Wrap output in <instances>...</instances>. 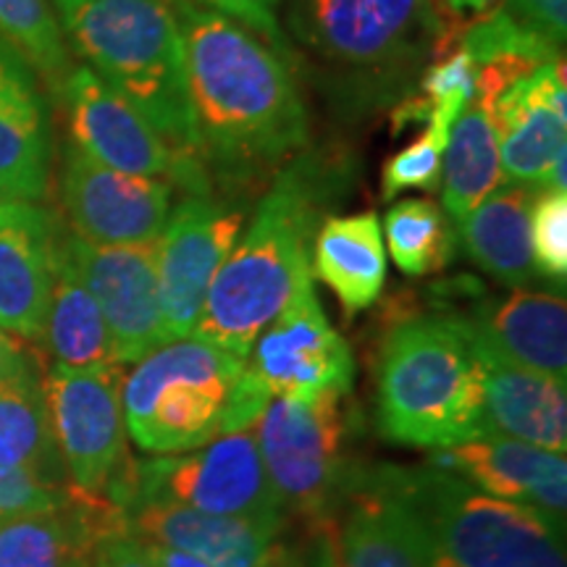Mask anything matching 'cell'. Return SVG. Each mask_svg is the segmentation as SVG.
Here are the masks:
<instances>
[{"instance_id":"cell-1","label":"cell","mask_w":567,"mask_h":567,"mask_svg":"<svg viewBox=\"0 0 567 567\" xmlns=\"http://www.w3.org/2000/svg\"><path fill=\"white\" fill-rule=\"evenodd\" d=\"M179 21L200 158L213 189L245 203L310 140L292 66L237 19L168 0Z\"/></svg>"},{"instance_id":"cell-2","label":"cell","mask_w":567,"mask_h":567,"mask_svg":"<svg viewBox=\"0 0 567 567\" xmlns=\"http://www.w3.org/2000/svg\"><path fill=\"white\" fill-rule=\"evenodd\" d=\"M344 153L305 147L268 182L243 243L213 276L193 337L245 360L260 331L310 279V239L350 189Z\"/></svg>"},{"instance_id":"cell-3","label":"cell","mask_w":567,"mask_h":567,"mask_svg":"<svg viewBox=\"0 0 567 567\" xmlns=\"http://www.w3.org/2000/svg\"><path fill=\"white\" fill-rule=\"evenodd\" d=\"M375 417L384 439L446 450L484 436V389L463 316H410L379 352Z\"/></svg>"},{"instance_id":"cell-4","label":"cell","mask_w":567,"mask_h":567,"mask_svg":"<svg viewBox=\"0 0 567 567\" xmlns=\"http://www.w3.org/2000/svg\"><path fill=\"white\" fill-rule=\"evenodd\" d=\"M61 30L103 82L122 92L176 151L200 158L179 21L168 0L55 3ZM203 161V158H200Z\"/></svg>"},{"instance_id":"cell-5","label":"cell","mask_w":567,"mask_h":567,"mask_svg":"<svg viewBox=\"0 0 567 567\" xmlns=\"http://www.w3.org/2000/svg\"><path fill=\"white\" fill-rule=\"evenodd\" d=\"M287 17L297 42L360 103L405 95L450 32L439 0H289Z\"/></svg>"},{"instance_id":"cell-6","label":"cell","mask_w":567,"mask_h":567,"mask_svg":"<svg viewBox=\"0 0 567 567\" xmlns=\"http://www.w3.org/2000/svg\"><path fill=\"white\" fill-rule=\"evenodd\" d=\"M384 473L421 520L434 567H567L565 528L534 509L494 499L436 465Z\"/></svg>"},{"instance_id":"cell-7","label":"cell","mask_w":567,"mask_h":567,"mask_svg":"<svg viewBox=\"0 0 567 567\" xmlns=\"http://www.w3.org/2000/svg\"><path fill=\"white\" fill-rule=\"evenodd\" d=\"M245 360L197 337L155 347L122 384L124 425L140 450L176 455L221 436L224 410Z\"/></svg>"},{"instance_id":"cell-8","label":"cell","mask_w":567,"mask_h":567,"mask_svg":"<svg viewBox=\"0 0 567 567\" xmlns=\"http://www.w3.org/2000/svg\"><path fill=\"white\" fill-rule=\"evenodd\" d=\"M342 396H274L258 421V450L284 513L310 526L334 515L344 484Z\"/></svg>"},{"instance_id":"cell-9","label":"cell","mask_w":567,"mask_h":567,"mask_svg":"<svg viewBox=\"0 0 567 567\" xmlns=\"http://www.w3.org/2000/svg\"><path fill=\"white\" fill-rule=\"evenodd\" d=\"M174 502L210 515L247 517L279 528L287 520L264 457L258 450V423L224 434L179 457L134 463L132 502Z\"/></svg>"},{"instance_id":"cell-10","label":"cell","mask_w":567,"mask_h":567,"mask_svg":"<svg viewBox=\"0 0 567 567\" xmlns=\"http://www.w3.org/2000/svg\"><path fill=\"white\" fill-rule=\"evenodd\" d=\"M71 142L103 166L166 179L184 195L216 193L197 155L176 151L142 113L87 66H74L61 84Z\"/></svg>"},{"instance_id":"cell-11","label":"cell","mask_w":567,"mask_h":567,"mask_svg":"<svg viewBox=\"0 0 567 567\" xmlns=\"http://www.w3.org/2000/svg\"><path fill=\"white\" fill-rule=\"evenodd\" d=\"M122 363L55 365L42 379L48 417L71 486L105 496L126 460Z\"/></svg>"},{"instance_id":"cell-12","label":"cell","mask_w":567,"mask_h":567,"mask_svg":"<svg viewBox=\"0 0 567 567\" xmlns=\"http://www.w3.org/2000/svg\"><path fill=\"white\" fill-rule=\"evenodd\" d=\"M245 224V203L184 195L158 237V305L163 344L193 337L213 276L229 258Z\"/></svg>"},{"instance_id":"cell-13","label":"cell","mask_w":567,"mask_h":567,"mask_svg":"<svg viewBox=\"0 0 567 567\" xmlns=\"http://www.w3.org/2000/svg\"><path fill=\"white\" fill-rule=\"evenodd\" d=\"M245 365L271 396L289 400L344 396L354 381L350 347L326 318L313 279H305L281 313L260 331Z\"/></svg>"},{"instance_id":"cell-14","label":"cell","mask_w":567,"mask_h":567,"mask_svg":"<svg viewBox=\"0 0 567 567\" xmlns=\"http://www.w3.org/2000/svg\"><path fill=\"white\" fill-rule=\"evenodd\" d=\"M174 184L103 166L74 142L63 151L61 203L71 229L95 245H145L161 237Z\"/></svg>"},{"instance_id":"cell-15","label":"cell","mask_w":567,"mask_h":567,"mask_svg":"<svg viewBox=\"0 0 567 567\" xmlns=\"http://www.w3.org/2000/svg\"><path fill=\"white\" fill-rule=\"evenodd\" d=\"M342 517L316 523L313 567H434L425 530L384 467L350 494Z\"/></svg>"},{"instance_id":"cell-16","label":"cell","mask_w":567,"mask_h":567,"mask_svg":"<svg viewBox=\"0 0 567 567\" xmlns=\"http://www.w3.org/2000/svg\"><path fill=\"white\" fill-rule=\"evenodd\" d=\"M565 63H544L515 80L492 103L499 134L502 182L530 189L565 187Z\"/></svg>"},{"instance_id":"cell-17","label":"cell","mask_w":567,"mask_h":567,"mask_svg":"<svg viewBox=\"0 0 567 567\" xmlns=\"http://www.w3.org/2000/svg\"><path fill=\"white\" fill-rule=\"evenodd\" d=\"M66 252L109 326L118 363H137L163 344L158 305V239L145 245H95L66 234Z\"/></svg>"},{"instance_id":"cell-18","label":"cell","mask_w":567,"mask_h":567,"mask_svg":"<svg viewBox=\"0 0 567 567\" xmlns=\"http://www.w3.org/2000/svg\"><path fill=\"white\" fill-rule=\"evenodd\" d=\"M431 465L455 473L494 499L534 509L565 528L567 460L559 452L502 436H478L436 450Z\"/></svg>"},{"instance_id":"cell-19","label":"cell","mask_w":567,"mask_h":567,"mask_svg":"<svg viewBox=\"0 0 567 567\" xmlns=\"http://www.w3.org/2000/svg\"><path fill=\"white\" fill-rule=\"evenodd\" d=\"M61 224L40 203L0 205V329L42 339L61 252Z\"/></svg>"},{"instance_id":"cell-20","label":"cell","mask_w":567,"mask_h":567,"mask_svg":"<svg viewBox=\"0 0 567 567\" xmlns=\"http://www.w3.org/2000/svg\"><path fill=\"white\" fill-rule=\"evenodd\" d=\"M53 163L51 111L30 63L0 40V205L40 203Z\"/></svg>"},{"instance_id":"cell-21","label":"cell","mask_w":567,"mask_h":567,"mask_svg":"<svg viewBox=\"0 0 567 567\" xmlns=\"http://www.w3.org/2000/svg\"><path fill=\"white\" fill-rule=\"evenodd\" d=\"M484 389V436H502L538 450H567L565 381L528 371L486 350L471 334Z\"/></svg>"},{"instance_id":"cell-22","label":"cell","mask_w":567,"mask_h":567,"mask_svg":"<svg viewBox=\"0 0 567 567\" xmlns=\"http://www.w3.org/2000/svg\"><path fill=\"white\" fill-rule=\"evenodd\" d=\"M124 520L130 534L187 551L210 567H266L279 547V528L247 517L200 513L174 502H132L124 509Z\"/></svg>"},{"instance_id":"cell-23","label":"cell","mask_w":567,"mask_h":567,"mask_svg":"<svg viewBox=\"0 0 567 567\" xmlns=\"http://www.w3.org/2000/svg\"><path fill=\"white\" fill-rule=\"evenodd\" d=\"M118 530L122 509L74 488L53 513L0 517V567H92L97 544Z\"/></svg>"},{"instance_id":"cell-24","label":"cell","mask_w":567,"mask_h":567,"mask_svg":"<svg viewBox=\"0 0 567 567\" xmlns=\"http://www.w3.org/2000/svg\"><path fill=\"white\" fill-rule=\"evenodd\" d=\"M465 323L471 334L499 358L565 381L567 305L563 295L515 289L505 300L486 302L465 318Z\"/></svg>"},{"instance_id":"cell-25","label":"cell","mask_w":567,"mask_h":567,"mask_svg":"<svg viewBox=\"0 0 567 567\" xmlns=\"http://www.w3.org/2000/svg\"><path fill=\"white\" fill-rule=\"evenodd\" d=\"M313 274L347 316L368 310L384 292L386 247L375 213L323 218L313 237Z\"/></svg>"},{"instance_id":"cell-26","label":"cell","mask_w":567,"mask_h":567,"mask_svg":"<svg viewBox=\"0 0 567 567\" xmlns=\"http://www.w3.org/2000/svg\"><path fill=\"white\" fill-rule=\"evenodd\" d=\"M536 189L502 182L484 197L476 210L460 221V239L465 252L481 271L505 287L523 289L534 281L530 258V205Z\"/></svg>"},{"instance_id":"cell-27","label":"cell","mask_w":567,"mask_h":567,"mask_svg":"<svg viewBox=\"0 0 567 567\" xmlns=\"http://www.w3.org/2000/svg\"><path fill=\"white\" fill-rule=\"evenodd\" d=\"M502 184L492 103L473 97L452 124L442 155V210L460 224Z\"/></svg>"},{"instance_id":"cell-28","label":"cell","mask_w":567,"mask_h":567,"mask_svg":"<svg viewBox=\"0 0 567 567\" xmlns=\"http://www.w3.org/2000/svg\"><path fill=\"white\" fill-rule=\"evenodd\" d=\"M42 342L51 350L55 365L92 368L118 363L101 308H97L90 289L84 287L76 266L71 264L66 252V234L61 239Z\"/></svg>"},{"instance_id":"cell-29","label":"cell","mask_w":567,"mask_h":567,"mask_svg":"<svg viewBox=\"0 0 567 567\" xmlns=\"http://www.w3.org/2000/svg\"><path fill=\"white\" fill-rule=\"evenodd\" d=\"M0 465L27 467L51 484L71 486L34 368L0 386Z\"/></svg>"},{"instance_id":"cell-30","label":"cell","mask_w":567,"mask_h":567,"mask_svg":"<svg viewBox=\"0 0 567 567\" xmlns=\"http://www.w3.org/2000/svg\"><path fill=\"white\" fill-rule=\"evenodd\" d=\"M389 252L402 274L425 276L444 271L455 258L457 229L442 205L410 197L389 208L384 229Z\"/></svg>"},{"instance_id":"cell-31","label":"cell","mask_w":567,"mask_h":567,"mask_svg":"<svg viewBox=\"0 0 567 567\" xmlns=\"http://www.w3.org/2000/svg\"><path fill=\"white\" fill-rule=\"evenodd\" d=\"M0 40L9 42L55 95L71 74L66 34L48 0H0Z\"/></svg>"},{"instance_id":"cell-32","label":"cell","mask_w":567,"mask_h":567,"mask_svg":"<svg viewBox=\"0 0 567 567\" xmlns=\"http://www.w3.org/2000/svg\"><path fill=\"white\" fill-rule=\"evenodd\" d=\"M530 258L536 274L563 287L567 279V193H536L530 205Z\"/></svg>"},{"instance_id":"cell-33","label":"cell","mask_w":567,"mask_h":567,"mask_svg":"<svg viewBox=\"0 0 567 567\" xmlns=\"http://www.w3.org/2000/svg\"><path fill=\"white\" fill-rule=\"evenodd\" d=\"M446 142L436 137L434 132L423 130L413 145L400 151L386 161L384 174H381V197L394 200L396 195L408 193V189H423V193H434L442 184V155Z\"/></svg>"},{"instance_id":"cell-34","label":"cell","mask_w":567,"mask_h":567,"mask_svg":"<svg viewBox=\"0 0 567 567\" xmlns=\"http://www.w3.org/2000/svg\"><path fill=\"white\" fill-rule=\"evenodd\" d=\"M74 486H59L34 471L0 465V517L53 513L69 505Z\"/></svg>"},{"instance_id":"cell-35","label":"cell","mask_w":567,"mask_h":567,"mask_svg":"<svg viewBox=\"0 0 567 567\" xmlns=\"http://www.w3.org/2000/svg\"><path fill=\"white\" fill-rule=\"evenodd\" d=\"M496 11L530 38L563 55L567 38V0H499Z\"/></svg>"},{"instance_id":"cell-36","label":"cell","mask_w":567,"mask_h":567,"mask_svg":"<svg viewBox=\"0 0 567 567\" xmlns=\"http://www.w3.org/2000/svg\"><path fill=\"white\" fill-rule=\"evenodd\" d=\"M226 17L258 34L266 45H271L281 59H292V45L279 24L281 0H224Z\"/></svg>"},{"instance_id":"cell-37","label":"cell","mask_w":567,"mask_h":567,"mask_svg":"<svg viewBox=\"0 0 567 567\" xmlns=\"http://www.w3.org/2000/svg\"><path fill=\"white\" fill-rule=\"evenodd\" d=\"M92 567H158L151 555L147 542L130 530L105 536L92 555Z\"/></svg>"},{"instance_id":"cell-38","label":"cell","mask_w":567,"mask_h":567,"mask_svg":"<svg viewBox=\"0 0 567 567\" xmlns=\"http://www.w3.org/2000/svg\"><path fill=\"white\" fill-rule=\"evenodd\" d=\"M439 6H442L450 32H446L444 42L436 48L434 55L450 51L455 45L460 30L473 24V21H478L481 17H486V13H492L499 6V0H439Z\"/></svg>"},{"instance_id":"cell-39","label":"cell","mask_w":567,"mask_h":567,"mask_svg":"<svg viewBox=\"0 0 567 567\" xmlns=\"http://www.w3.org/2000/svg\"><path fill=\"white\" fill-rule=\"evenodd\" d=\"M30 368H34L32 360L27 358L24 350H21L3 329H0V386L19 379V375L30 371Z\"/></svg>"},{"instance_id":"cell-40","label":"cell","mask_w":567,"mask_h":567,"mask_svg":"<svg viewBox=\"0 0 567 567\" xmlns=\"http://www.w3.org/2000/svg\"><path fill=\"white\" fill-rule=\"evenodd\" d=\"M142 542H145V538H142ZM147 547H151V555L158 567H210L205 559L187 555V551L182 549L163 547V544H155V542H147Z\"/></svg>"},{"instance_id":"cell-41","label":"cell","mask_w":567,"mask_h":567,"mask_svg":"<svg viewBox=\"0 0 567 567\" xmlns=\"http://www.w3.org/2000/svg\"><path fill=\"white\" fill-rule=\"evenodd\" d=\"M271 567H313V559H310L308 555H300V551L284 549L281 544H279V549H276Z\"/></svg>"},{"instance_id":"cell-42","label":"cell","mask_w":567,"mask_h":567,"mask_svg":"<svg viewBox=\"0 0 567 567\" xmlns=\"http://www.w3.org/2000/svg\"><path fill=\"white\" fill-rule=\"evenodd\" d=\"M195 3H203V6H208V9H213V11H221V13H226L224 0H195Z\"/></svg>"},{"instance_id":"cell-43","label":"cell","mask_w":567,"mask_h":567,"mask_svg":"<svg viewBox=\"0 0 567 567\" xmlns=\"http://www.w3.org/2000/svg\"><path fill=\"white\" fill-rule=\"evenodd\" d=\"M55 3H71V0H53V6H55Z\"/></svg>"},{"instance_id":"cell-44","label":"cell","mask_w":567,"mask_h":567,"mask_svg":"<svg viewBox=\"0 0 567 567\" xmlns=\"http://www.w3.org/2000/svg\"><path fill=\"white\" fill-rule=\"evenodd\" d=\"M276 549H279V547H276ZM274 555H276V551H274ZM271 563H274V557H271ZM271 563H268V565H266V567H271Z\"/></svg>"}]
</instances>
